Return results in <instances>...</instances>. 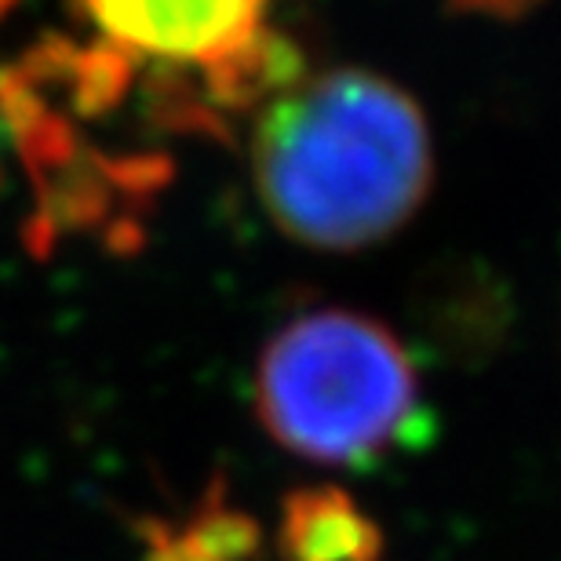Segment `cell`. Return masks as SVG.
<instances>
[{
	"instance_id": "obj_1",
	"label": "cell",
	"mask_w": 561,
	"mask_h": 561,
	"mask_svg": "<svg viewBox=\"0 0 561 561\" xmlns=\"http://www.w3.org/2000/svg\"><path fill=\"white\" fill-rule=\"evenodd\" d=\"M252 172L280 233L307 249L357 252L398 233L431 194V128L405 88L335 66L263 106Z\"/></svg>"
},
{
	"instance_id": "obj_2",
	"label": "cell",
	"mask_w": 561,
	"mask_h": 561,
	"mask_svg": "<svg viewBox=\"0 0 561 561\" xmlns=\"http://www.w3.org/2000/svg\"><path fill=\"white\" fill-rule=\"evenodd\" d=\"M255 405L266 434L310 463L362 467L405 442L420 383L398 335L365 313L318 310L263 351Z\"/></svg>"
},
{
	"instance_id": "obj_3",
	"label": "cell",
	"mask_w": 561,
	"mask_h": 561,
	"mask_svg": "<svg viewBox=\"0 0 561 561\" xmlns=\"http://www.w3.org/2000/svg\"><path fill=\"white\" fill-rule=\"evenodd\" d=\"M84 8L103 41L131 59L201 70L263 26L266 0H84Z\"/></svg>"
},
{
	"instance_id": "obj_4",
	"label": "cell",
	"mask_w": 561,
	"mask_h": 561,
	"mask_svg": "<svg viewBox=\"0 0 561 561\" xmlns=\"http://www.w3.org/2000/svg\"><path fill=\"white\" fill-rule=\"evenodd\" d=\"M280 561H379L383 529L340 485L299 489L280 507Z\"/></svg>"
},
{
	"instance_id": "obj_5",
	"label": "cell",
	"mask_w": 561,
	"mask_h": 561,
	"mask_svg": "<svg viewBox=\"0 0 561 561\" xmlns=\"http://www.w3.org/2000/svg\"><path fill=\"white\" fill-rule=\"evenodd\" d=\"M307 77L299 48L285 33L260 26L241 48L201 66V92L216 114H249Z\"/></svg>"
},
{
	"instance_id": "obj_6",
	"label": "cell",
	"mask_w": 561,
	"mask_h": 561,
	"mask_svg": "<svg viewBox=\"0 0 561 561\" xmlns=\"http://www.w3.org/2000/svg\"><path fill=\"white\" fill-rule=\"evenodd\" d=\"M146 561H252L263 547V529L252 514L230 507L219 489H211L179 525L142 522Z\"/></svg>"
},
{
	"instance_id": "obj_7",
	"label": "cell",
	"mask_w": 561,
	"mask_h": 561,
	"mask_svg": "<svg viewBox=\"0 0 561 561\" xmlns=\"http://www.w3.org/2000/svg\"><path fill=\"white\" fill-rule=\"evenodd\" d=\"M543 0H448V11H459V15H485V19H525L533 8H540Z\"/></svg>"
},
{
	"instance_id": "obj_8",
	"label": "cell",
	"mask_w": 561,
	"mask_h": 561,
	"mask_svg": "<svg viewBox=\"0 0 561 561\" xmlns=\"http://www.w3.org/2000/svg\"><path fill=\"white\" fill-rule=\"evenodd\" d=\"M11 4H15V0H0V15H4V11H8Z\"/></svg>"
}]
</instances>
